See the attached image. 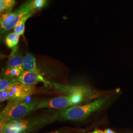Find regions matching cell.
I'll return each mask as SVG.
<instances>
[{"mask_svg": "<svg viewBox=\"0 0 133 133\" xmlns=\"http://www.w3.org/2000/svg\"><path fill=\"white\" fill-rule=\"evenodd\" d=\"M6 100H9V96L8 90L5 88L4 90H0V101L2 102Z\"/></svg>", "mask_w": 133, "mask_h": 133, "instance_id": "16", "label": "cell"}, {"mask_svg": "<svg viewBox=\"0 0 133 133\" xmlns=\"http://www.w3.org/2000/svg\"><path fill=\"white\" fill-rule=\"evenodd\" d=\"M48 3V0H32L33 7L37 11L44 8Z\"/></svg>", "mask_w": 133, "mask_h": 133, "instance_id": "14", "label": "cell"}, {"mask_svg": "<svg viewBox=\"0 0 133 133\" xmlns=\"http://www.w3.org/2000/svg\"><path fill=\"white\" fill-rule=\"evenodd\" d=\"M17 81L16 78L10 79V78H1L0 79V90H4L8 88L10 86L14 84Z\"/></svg>", "mask_w": 133, "mask_h": 133, "instance_id": "15", "label": "cell"}, {"mask_svg": "<svg viewBox=\"0 0 133 133\" xmlns=\"http://www.w3.org/2000/svg\"><path fill=\"white\" fill-rule=\"evenodd\" d=\"M24 70L22 66H17L11 68H6L4 71L5 78L14 79L16 78L20 75L21 72Z\"/></svg>", "mask_w": 133, "mask_h": 133, "instance_id": "11", "label": "cell"}, {"mask_svg": "<svg viewBox=\"0 0 133 133\" xmlns=\"http://www.w3.org/2000/svg\"><path fill=\"white\" fill-rule=\"evenodd\" d=\"M53 116L41 115L15 120L5 124L2 133H31L54 121Z\"/></svg>", "mask_w": 133, "mask_h": 133, "instance_id": "1", "label": "cell"}, {"mask_svg": "<svg viewBox=\"0 0 133 133\" xmlns=\"http://www.w3.org/2000/svg\"><path fill=\"white\" fill-rule=\"evenodd\" d=\"M106 102L105 98H101L85 105L74 106L63 109L57 115L60 119L65 120H81L100 109Z\"/></svg>", "mask_w": 133, "mask_h": 133, "instance_id": "3", "label": "cell"}, {"mask_svg": "<svg viewBox=\"0 0 133 133\" xmlns=\"http://www.w3.org/2000/svg\"><path fill=\"white\" fill-rule=\"evenodd\" d=\"M99 133V130H95L94 131H93V132H90V133Z\"/></svg>", "mask_w": 133, "mask_h": 133, "instance_id": "18", "label": "cell"}, {"mask_svg": "<svg viewBox=\"0 0 133 133\" xmlns=\"http://www.w3.org/2000/svg\"><path fill=\"white\" fill-rule=\"evenodd\" d=\"M16 79L23 84L30 85H34L41 82L44 83H49L41 74L26 70H23Z\"/></svg>", "mask_w": 133, "mask_h": 133, "instance_id": "7", "label": "cell"}, {"mask_svg": "<svg viewBox=\"0 0 133 133\" xmlns=\"http://www.w3.org/2000/svg\"><path fill=\"white\" fill-rule=\"evenodd\" d=\"M37 12L34 10L32 0H27L14 11L1 14L0 29L3 34L14 29L16 24L24 16L30 14H34Z\"/></svg>", "mask_w": 133, "mask_h": 133, "instance_id": "5", "label": "cell"}, {"mask_svg": "<svg viewBox=\"0 0 133 133\" xmlns=\"http://www.w3.org/2000/svg\"><path fill=\"white\" fill-rule=\"evenodd\" d=\"M24 57L21 52L18 51V46L14 48L10 54L6 68L22 66Z\"/></svg>", "mask_w": 133, "mask_h": 133, "instance_id": "8", "label": "cell"}, {"mask_svg": "<svg viewBox=\"0 0 133 133\" xmlns=\"http://www.w3.org/2000/svg\"><path fill=\"white\" fill-rule=\"evenodd\" d=\"M20 36L15 32H11L7 35L5 39L6 46L9 48L14 49L17 46L19 41Z\"/></svg>", "mask_w": 133, "mask_h": 133, "instance_id": "10", "label": "cell"}, {"mask_svg": "<svg viewBox=\"0 0 133 133\" xmlns=\"http://www.w3.org/2000/svg\"><path fill=\"white\" fill-rule=\"evenodd\" d=\"M104 132V133H115L112 130H111L109 129H108L105 130Z\"/></svg>", "mask_w": 133, "mask_h": 133, "instance_id": "17", "label": "cell"}, {"mask_svg": "<svg viewBox=\"0 0 133 133\" xmlns=\"http://www.w3.org/2000/svg\"><path fill=\"white\" fill-rule=\"evenodd\" d=\"M24 100L15 99L9 100L6 107L1 112L0 123L5 125L10 121L21 119L36 109L38 104L37 101L28 103L23 102Z\"/></svg>", "mask_w": 133, "mask_h": 133, "instance_id": "2", "label": "cell"}, {"mask_svg": "<svg viewBox=\"0 0 133 133\" xmlns=\"http://www.w3.org/2000/svg\"><path fill=\"white\" fill-rule=\"evenodd\" d=\"M6 89L8 91L9 100L15 99H25L33 95L36 91L34 86L24 84L17 81Z\"/></svg>", "mask_w": 133, "mask_h": 133, "instance_id": "6", "label": "cell"}, {"mask_svg": "<svg viewBox=\"0 0 133 133\" xmlns=\"http://www.w3.org/2000/svg\"><path fill=\"white\" fill-rule=\"evenodd\" d=\"M99 132L100 133H104V132H103L102 131H101V130H99Z\"/></svg>", "mask_w": 133, "mask_h": 133, "instance_id": "19", "label": "cell"}, {"mask_svg": "<svg viewBox=\"0 0 133 133\" xmlns=\"http://www.w3.org/2000/svg\"><path fill=\"white\" fill-rule=\"evenodd\" d=\"M16 4L15 0H0L1 14L11 12Z\"/></svg>", "mask_w": 133, "mask_h": 133, "instance_id": "12", "label": "cell"}, {"mask_svg": "<svg viewBox=\"0 0 133 133\" xmlns=\"http://www.w3.org/2000/svg\"><path fill=\"white\" fill-rule=\"evenodd\" d=\"M88 91L86 89L71 93L66 96L49 98L38 103L36 109H62L75 106L80 104L84 99V96Z\"/></svg>", "mask_w": 133, "mask_h": 133, "instance_id": "4", "label": "cell"}, {"mask_svg": "<svg viewBox=\"0 0 133 133\" xmlns=\"http://www.w3.org/2000/svg\"><path fill=\"white\" fill-rule=\"evenodd\" d=\"M33 15V14H30L25 15L20 19L14 27V32L18 34L19 36H23L25 32L26 22Z\"/></svg>", "mask_w": 133, "mask_h": 133, "instance_id": "13", "label": "cell"}, {"mask_svg": "<svg viewBox=\"0 0 133 133\" xmlns=\"http://www.w3.org/2000/svg\"><path fill=\"white\" fill-rule=\"evenodd\" d=\"M22 67L24 70L41 74L37 65L35 57L30 53H26L24 56Z\"/></svg>", "mask_w": 133, "mask_h": 133, "instance_id": "9", "label": "cell"}]
</instances>
